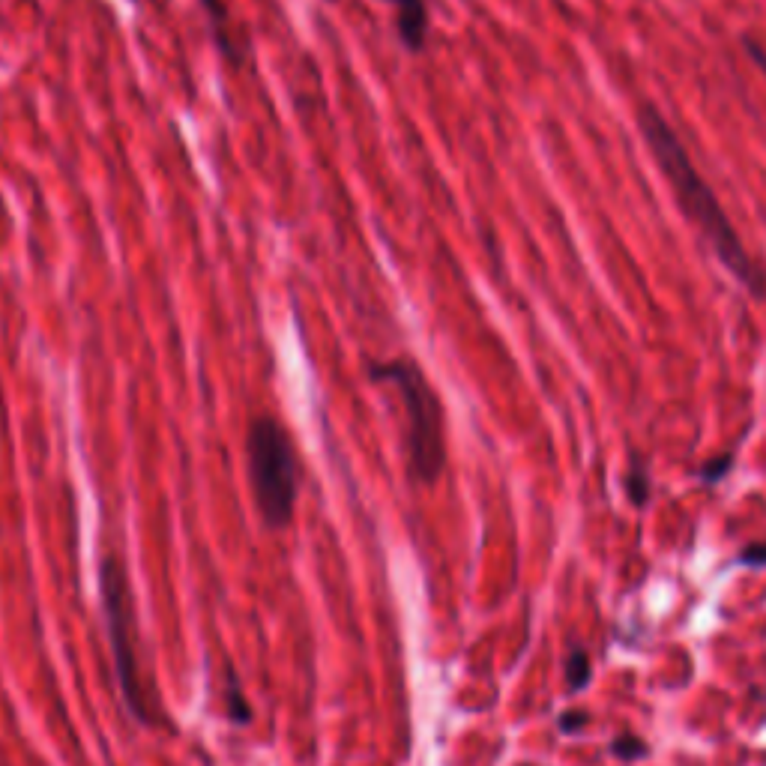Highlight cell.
<instances>
[{
    "label": "cell",
    "mask_w": 766,
    "mask_h": 766,
    "mask_svg": "<svg viewBox=\"0 0 766 766\" xmlns=\"http://www.w3.org/2000/svg\"><path fill=\"white\" fill-rule=\"evenodd\" d=\"M641 132H644V141L650 144L659 168L665 171L671 189L677 192V201L680 207L686 210V216L701 228V234L710 240L716 258L728 267V273L743 285L749 288L755 297H764L766 291V279L764 273L752 264L743 240L737 237L728 213L722 210L719 198L713 195L710 183L704 180V174L695 168L689 150L680 144L677 132L671 129V123L653 108H641Z\"/></svg>",
    "instance_id": "obj_1"
},
{
    "label": "cell",
    "mask_w": 766,
    "mask_h": 766,
    "mask_svg": "<svg viewBox=\"0 0 766 766\" xmlns=\"http://www.w3.org/2000/svg\"><path fill=\"white\" fill-rule=\"evenodd\" d=\"M369 381L392 386L404 404V449L407 470L419 485H434L446 467V437H443V404L428 383L419 363L410 357L375 360L369 366Z\"/></svg>",
    "instance_id": "obj_2"
},
{
    "label": "cell",
    "mask_w": 766,
    "mask_h": 766,
    "mask_svg": "<svg viewBox=\"0 0 766 766\" xmlns=\"http://www.w3.org/2000/svg\"><path fill=\"white\" fill-rule=\"evenodd\" d=\"M249 482L261 518L270 527H285L294 515L300 491V458L288 428L276 416H258L246 434Z\"/></svg>",
    "instance_id": "obj_3"
},
{
    "label": "cell",
    "mask_w": 766,
    "mask_h": 766,
    "mask_svg": "<svg viewBox=\"0 0 766 766\" xmlns=\"http://www.w3.org/2000/svg\"><path fill=\"white\" fill-rule=\"evenodd\" d=\"M99 590H102V605H105V620H108V641L114 653V671L117 683L123 689L129 713L141 725L159 722L150 707V695L144 692L141 683V668H138V653H135V617H132V596H129V581L126 569L117 557H105L99 566Z\"/></svg>",
    "instance_id": "obj_4"
},
{
    "label": "cell",
    "mask_w": 766,
    "mask_h": 766,
    "mask_svg": "<svg viewBox=\"0 0 766 766\" xmlns=\"http://www.w3.org/2000/svg\"><path fill=\"white\" fill-rule=\"evenodd\" d=\"M204 15H207V27H210V39L219 48V54L225 57V63L231 66H243L246 54H249V39L243 33L234 30L231 12L225 0H201Z\"/></svg>",
    "instance_id": "obj_5"
},
{
    "label": "cell",
    "mask_w": 766,
    "mask_h": 766,
    "mask_svg": "<svg viewBox=\"0 0 766 766\" xmlns=\"http://www.w3.org/2000/svg\"><path fill=\"white\" fill-rule=\"evenodd\" d=\"M389 6H395V30H398V42L410 51L419 54L428 42V0H383Z\"/></svg>",
    "instance_id": "obj_6"
},
{
    "label": "cell",
    "mask_w": 766,
    "mask_h": 766,
    "mask_svg": "<svg viewBox=\"0 0 766 766\" xmlns=\"http://www.w3.org/2000/svg\"><path fill=\"white\" fill-rule=\"evenodd\" d=\"M566 680L572 692H581L590 683V656L581 647H575L566 659Z\"/></svg>",
    "instance_id": "obj_7"
},
{
    "label": "cell",
    "mask_w": 766,
    "mask_h": 766,
    "mask_svg": "<svg viewBox=\"0 0 766 766\" xmlns=\"http://www.w3.org/2000/svg\"><path fill=\"white\" fill-rule=\"evenodd\" d=\"M626 494L635 506H644L647 497H650V479H647V470L638 458H632V467L626 473Z\"/></svg>",
    "instance_id": "obj_8"
},
{
    "label": "cell",
    "mask_w": 766,
    "mask_h": 766,
    "mask_svg": "<svg viewBox=\"0 0 766 766\" xmlns=\"http://www.w3.org/2000/svg\"><path fill=\"white\" fill-rule=\"evenodd\" d=\"M611 752H614L617 758H623V761H638V758H644V755H647V746H644L638 737L623 734V737H617V740H614Z\"/></svg>",
    "instance_id": "obj_9"
},
{
    "label": "cell",
    "mask_w": 766,
    "mask_h": 766,
    "mask_svg": "<svg viewBox=\"0 0 766 766\" xmlns=\"http://www.w3.org/2000/svg\"><path fill=\"white\" fill-rule=\"evenodd\" d=\"M228 680H231V698H228V716L237 722V725H246L249 722V716H252V710H249V704L240 698V689H237V680H234V674L228 671Z\"/></svg>",
    "instance_id": "obj_10"
},
{
    "label": "cell",
    "mask_w": 766,
    "mask_h": 766,
    "mask_svg": "<svg viewBox=\"0 0 766 766\" xmlns=\"http://www.w3.org/2000/svg\"><path fill=\"white\" fill-rule=\"evenodd\" d=\"M734 467V455L728 452V455H722V458H713V461H707L701 470H698V476L704 479V482H719V479H725L728 476V470Z\"/></svg>",
    "instance_id": "obj_11"
},
{
    "label": "cell",
    "mask_w": 766,
    "mask_h": 766,
    "mask_svg": "<svg viewBox=\"0 0 766 766\" xmlns=\"http://www.w3.org/2000/svg\"><path fill=\"white\" fill-rule=\"evenodd\" d=\"M740 563L752 566V569H761L766 566V542H755V545H746L740 551Z\"/></svg>",
    "instance_id": "obj_12"
},
{
    "label": "cell",
    "mask_w": 766,
    "mask_h": 766,
    "mask_svg": "<svg viewBox=\"0 0 766 766\" xmlns=\"http://www.w3.org/2000/svg\"><path fill=\"white\" fill-rule=\"evenodd\" d=\"M557 725H560L563 734H575V731H581L587 725V713L584 710H566V713H560Z\"/></svg>",
    "instance_id": "obj_13"
},
{
    "label": "cell",
    "mask_w": 766,
    "mask_h": 766,
    "mask_svg": "<svg viewBox=\"0 0 766 766\" xmlns=\"http://www.w3.org/2000/svg\"><path fill=\"white\" fill-rule=\"evenodd\" d=\"M746 51L752 54V60H755V63H758V66H761V69H764V72H766V51H764V48H761L758 42L746 39Z\"/></svg>",
    "instance_id": "obj_14"
},
{
    "label": "cell",
    "mask_w": 766,
    "mask_h": 766,
    "mask_svg": "<svg viewBox=\"0 0 766 766\" xmlns=\"http://www.w3.org/2000/svg\"><path fill=\"white\" fill-rule=\"evenodd\" d=\"M330 3H336V0H330Z\"/></svg>",
    "instance_id": "obj_15"
},
{
    "label": "cell",
    "mask_w": 766,
    "mask_h": 766,
    "mask_svg": "<svg viewBox=\"0 0 766 766\" xmlns=\"http://www.w3.org/2000/svg\"><path fill=\"white\" fill-rule=\"evenodd\" d=\"M135 3H138V0H135Z\"/></svg>",
    "instance_id": "obj_16"
}]
</instances>
